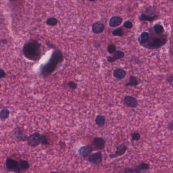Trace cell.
<instances>
[{
	"mask_svg": "<svg viewBox=\"0 0 173 173\" xmlns=\"http://www.w3.org/2000/svg\"><path fill=\"white\" fill-rule=\"evenodd\" d=\"M64 60V56L62 52L56 50L53 52L49 61L46 64L42 65L40 68V72L43 77H46L53 73L57 65L62 62Z\"/></svg>",
	"mask_w": 173,
	"mask_h": 173,
	"instance_id": "6da1fadb",
	"label": "cell"
},
{
	"mask_svg": "<svg viewBox=\"0 0 173 173\" xmlns=\"http://www.w3.org/2000/svg\"><path fill=\"white\" fill-rule=\"evenodd\" d=\"M154 30L157 35H160L164 32V28L162 25L159 24H155L154 26Z\"/></svg>",
	"mask_w": 173,
	"mask_h": 173,
	"instance_id": "ffe728a7",
	"label": "cell"
},
{
	"mask_svg": "<svg viewBox=\"0 0 173 173\" xmlns=\"http://www.w3.org/2000/svg\"><path fill=\"white\" fill-rule=\"evenodd\" d=\"M68 86L72 90H75L77 88V84L74 82H69L68 83Z\"/></svg>",
	"mask_w": 173,
	"mask_h": 173,
	"instance_id": "f546056e",
	"label": "cell"
},
{
	"mask_svg": "<svg viewBox=\"0 0 173 173\" xmlns=\"http://www.w3.org/2000/svg\"><path fill=\"white\" fill-rule=\"evenodd\" d=\"M123 22V18L119 16H113L109 21V26L112 28H115L120 26Z\"/></svg>",
	"mask_w": 173,
	"mask_h": 173,
	"instance_id": "2e32d148",
	"label": "cell"
},
{
	"mask_svg": "<svg viewBox=\"0 0 173 173\" xmlns=\"http://www.w3.org/2000/svg\"><path fill=\"white\" fill-rule=\"evenodd\" d=\"M106 118L105 116L102 115H98L95 119V123L100 127H103L105 125Z\"/></svg>",
	"mask_w": 173,
	"mask_h": 173,
	"instance_id": "e0dca14e",
	"label": "cell"
},
{
	"mask_svg": "<svg viewBox=\"0 0 173 173\" xmlns=\"http://www.w3.org/2000/svg\"><path fill=\"white\" fill-rule=\"evenodd\" d=\"M123 31L122 28H119L112 31V35L118 37H122L123 35Z\"/></svg>",
	"mask_w": 173,
	"mask_h": 173,
	"instance_id": "cb8c5ba5",
	"label": "cell"
},
{
	"mask_svg": "<svg viewBox=\"0 0 173 173\" xmlns=\"http://www.w3.org/2000/svg\"><path fill=\"white\" fill-rule=\"evenodd\" d=\"M40 143L43 145H49L50 143L48 141L47 138L45 135H42L40 137Z\"/></svg>",
	"mask_w": 173,
	"mask_h": 173,
	"instance_id": "4316f807",
	"label": "cell"
},
{
	"mask_svg": "<svg viewBox=\"0 0 173 173\" xmlns=\"http://www.w3.org/2000/svg\"><path fill=\"white\" fill-rule=\"evenodd\" d=\"M88 161L91 164L98 165L101 164L103 161V155L101 151H98L92 153L88 157Z\"/></svg>",
	"mask_w": 173,
	"mask_h": 173,
	"instance_id": "277c9868",
	"label": "cell"
},
{
	"mask_svg": "<svg viewBox=\"0 0 173 173\" xmlns=\"http://www.w3.org/2000/svg\"><path fill=\"white\" fill-rule=\"evenodd\" d=\"M0 87H1V84H0Z\"/></svg>",
	"mask_w": 173,
	"mask_h": 173,
	"instance_id": "74e56055",
	"label": "cell"
},
{
	"mask_svg": "<svg viewBox=\"0 0 173 173\" xmlns=\"http://www.w3.org/2000/svg\"><path fill=\"white\" fill-rule=\"evenodd\" d=\"M167 81L168 83H173V74H169L167 77Z\"/></svg>",
	"mask_w": 173,
	"mask_h": 173,
	"instance_id": "1f68e13d",
	"label": "cell"
},
{
	"mask_svg": "<svg viewBox=\"0 0 173 173\" xmlns=\"http://www.w3.org/2000/svg\"><path fill=\"white\" fill-rule=\"evenodd\" d=\"M124 101L125 105L131 108H135L138 105V101L136 99L132 96H125Z\"/></svg>",
	"mask_w": 173,
	"mask_h": 173,
	"instance_id": "30bf717a",
	"label": "cell"
},
{
	"mask_svg": "<svg viewBox=\"0 0 173 173\" xmlns=\"http://www.w3.org/2000/svg\"><path fill=\"white\" fill-rule=\"evenodd\" d=\"M168 129L170 131H173V121L172 122L169 123L168 124Z\"/></svg>",
	"mask_w": 173,
	"mask_h": 173,
	"instance_id": "836d02e7",
	"label": "cell"
},
{
	"mask_svg": "<svg viewBox=\"0 0 173 173\" xmlns=\"http://www.w3.org/2000/svg\"><path fill=\"white\" fill-rule=\"evenodd\" d=\"M6 166L8 169H9L10 171L15 172L17 173L21 172L18 163L16 160L11 158H7L6 161Z\"/></svg>",
	"mask_w": 173,
	"mask_h": 173,
	"instance_id": "ba28073f",
	"label": "cell"
},
{
	"mask_svg": "<svg viewBox=\"0 0 173 173\" xmlns=\"http://www.w3.org/2000/svg\"><path fill=\"white\" fill-rule=\"evenodd\" d=\"M128 149V147L124 143H122L116 147V150L114 153L110 154L109 155L111 159L116 158L118 157L122 156L125 153Z\"/></svg>",
	"mask_w": 173,
	"mask_h": 173,
	"instance_id": "8992f818",
	"label": "cell"
},
{
	"mask_svg": "<svg viewBox=\"0 0 173 173\" xmlns=\"http://www.w3.org/2000/svg\"><path fill=\"white\" fill-rule=\"evenodd\" d=\"M107 51L110 54H114L116 51V47L114 45H109L107 47Z\"/></svg>",
	"mask_w": 173,
	"mask_h": 173,
	"instance_id": "83f0119b",
	"label": "cell"
},
{
	"mask_svg": "<svg viewBox=\"0 0 173 173\" xmlns=\"http://www.w3.org/2000/svg\"><path fill=\"white\" fill-rule=\"evenodd\" d=\"M19 165L21 168L24 170L28 169L30 167V164L26 160H21V162L19 163Z\"/></svg>",
	"mask_w": 173,
	"mask_h": 173,
	"instance_id": "603a6c76",
	"label": "cell"
},
{
	"mask_svg": "<svg viewBox=\"0 0 173 173\" xmlns=\"http://www.w3.org/2000/svg\"><path fill=\"white\" fill-rule=\"evenodd\" d=\"M167 41L166 35H160L159 36L150 37V39L147 44L143 47L148 49H157L161 48L166 44Z\"/></svg>",
	"mask_w": 173,
	"mask_h": 173,
	"instance_id": "3957f363",
	"label": "cell"
},
{
	"mask_svg": "<svg viewBox=\"0 0 173 173\" xmlns=\"http://www.w3.org/2000/svg\"><path fill=\"white\" fill-rule=\"evenodd\" d=\"M14 136L17 140L20 141H26L28 139L26 134L24 133V131L21 129V128H17L14 131Z\"/></svg>",
	"mask_w": 173,
	"mask_h": 173,
	"instance_id": "8fae6325",
	"label": "cell"
},
{
	"mask_svg": "<svg viewBox=\"0 0 173 173\" xmlns=\"http://www.w3.org/2000/svg\"><path fill=\"white\" fill-rule=\"evenodd\" d=\"M139 85L138 79L134 76H130L129 83L125 84V86H136Z\"/></svg>",
	"mask_w": 173,
	"mask_h": 173,
	"instance_id": "ac0fdd59",
	"label": "cell"
},
{
	"mask_svg": "<svg viewBox=\"0 0 173 173\" xmlns=\"http://www.w3.org/2000/svg\"><path fill=\"white\" fill-rule=\"evenodd\" d=\"M125 56V53L121 51H116L113 56H108L107 57V61H108L109 62H113L114 61H116L117 60L121 59L122 58H123Z\"/></svg>",
	"mask_w": 173,
	"mask_h": 173,
	"instance_id": "7c38bea8",
	"label": "cell"
},
{
	"mask_svg": "<svg viewBox=\"0 0 173 173\" xmlns=\"http://www.w3.org/2000/svg\"><path fill=\"white\" fill-rule=\"evenodd\" d=\"M156 17V16H148V15H145L144 14H142L141 15V16L139 18L140 21H152L153 19H155Z\"/></svg>",
	"mask_w": 173,
	"mask_h": 173,
	"instance_id": "44dd1931",
	"label": "cell"
},
{
	"mask_svg": "<svg viewBox=\"0 0 173 173\" xmlns=\"http://www.w3.org/2000/svg\"><path fill=\"white\" fill-rule=\"evenodd\" d=\"M150 169V166L147 164L142 162L140 164L139 166H137L136 167V169L138 171H141V170H145V169Z\"/></svg>",
	"mask_w": 173,
	"mask_h": 173,
	"instance_id": "7402d4cb",
	"label": "cell"
},
{
	"mask_svg": "<svg viewBox=\"0 0 173 173\" xmlns=\"http://www.w3.org/2000/svg\"><path fill=\"white\" fill-rule=\"evenodd\" d=\"M123 26L128 29H130L133 27V23L130 21H127L124 23Z\"/></svg>",
	"mask_w": 173,
	"mask_h": 173,
	"instance_id": "4dcf8cb0",
	"label": "cell"
},
{
	"mask_svg": "<svg viewBox=\"0 0 173 173\" xmlns=\"http://www.w3.org/2000/svg\"><path fill=\"white\" fill-rule=\"evenodd\" d=\"M170 53H171V54L173 57V47H172L171 48V49H170Z\"/></svg>",
	"mask_w": 173,
	"mask_h": 173,
	"instance_id": "e575fe53",
	"label": "cell"
},
{
	"mask_svg": "<svg viewBox=\"0 0 173 173\" xmlns=\"http://www.w3.org/2000/svg\"><path fill=\"white\" fill-rule=\"evenodd\" d=\"M40 137L41 135L38 132L35 133L30 136L28 137L27 139L28 143L31 147H35L39 145L40 143Z\"/></svg>",
	"mask_w": 173,
	"mask_h": 173,
	"instance_id": "5b68a950",
	"label": "cell"
},
{
	"mask_svg": "<svg viewBox=\"0 0 173 173\" xmlns=\"http://www.w3.org/2000/svg\"><path fill=\"white\" fill-rule=\"evenodd\" d=\"M104 26L101 22L94 23L92 26V31L94 33L98 34L102 33L104 30Z\"/></svg>",
	"mask_w": 173,
	"mask_h": 173,
	"instance_id": "5bb4252c",
	"label": "cell"
},
{
	"mask_svg": "<svg viewBox=\"0 0 173 173\" xmlns=\"http://www.w3.org/2000/svg\"><path fill=\"white\" fill-rule=\"evenodd\" d=\"M47 23L49 26H56L57 23V20L55 18H54V17H51V18H48L47 19Z\"/></svg>",
	"mask_w": 173,
	"mask_h": 173,
	"instance_id": "d4e9b609",
	"label": "cell"
},
{
	"mask_svg": "<svg viewBox=\"0 0 173 173\" xmlns=\"http://www.w3.org/2000/svg\"><path fill=\"white\" fill-rule=\"evenodd\" d=\"M125 173H141L140 171L136 169H132L130 168H126L124 169Z\"/></svg>",
	"mask_w": 173,
	"mask_h": 173,
	"instance_id": "f1b7e54d",
	"label": "cell"
},
{
	"mask_svg": "<svg viewBox=\"0 0 173 173\" xmlns=\"http://www.w3.org/2000/svg\"><path fill=\"white\" fill-rule=\"evenodd\" d=\"M127 74V72L123 69L116 68L113 70V75L114 77L119 79H123Z\"/></svg>",
	"mask_w": 173,
	"mask_h": 173,
	"instance_id": "4fadbf2b",
	"label": "cell"
},
{
	"mask_svg": "<svg viewBox=\"0 0 173 173\" xmlns=\"http://www.w3.org/2000/svg\"><path fill=\"white\" fill-rule=\"evenodd\" d=\"M23 52L26 58L31 61H37L42 55L41 45L36 40L28 41L23 46Z\"/></svg>",
	"mask_w": 173,
	"mask_h": 173,
	"instance_id": "7a4b0ae2",
	"label": "cell"
},
{
	"mask_svg": "<svg viewBox=\"0 0 173 173\" xmlns=\"http://www.w3.org/2000/svg\"><path fill=\"white\" fill-rule=\"evenodd\" d=\"M141 135L138 132H135L131 134V139L133 141H138L140 140Z\"/></svg>",
	"mask_w": 173,
	"mask_h": 173,
	"instance_id": "484cf974",
	"label": "cell"
},
{
	"mask_svg": "<svg viewBox=\"0 0 173 173\" xmlns=\"http://www.w3.org/2000/svg\"><path fill=\"white\" fill-rule=\"evenodd\" d=\"M10 115V111L8 109L4 108L0 111V119L2 120H5L9 118Z\"/></svg>",
	"mask_w": 173,
	"mask_h": 173,
	"instance_id": "d6986e66",
	"label": "cell"
},
{
	"mask_svg": "<svg viewBox=\"0 0 173 173\" xmlns=\"http://www.w3.org/2000/svg\"><path fill=\"white\" fill-rule=\"evenodd\" d=\"M105 140L102 137H97L94 138L93 140V144L97 150H103L105 148Z\"/></svg>",
	"mask_w": 173,
	"mask_h": 173,
	"instance_id": "9c48e42d",
	"label": "cell"
},
{
	"mask_svg": "<svg viewBox=\"0 0 173 173\" xmlns=\"http://www.w3.org/2000/svg\"><path fill=\"white\" fill-rule=\"evenodd\" d=\"M50 173H65L62 172H51Z\"/></svg>",
	"mask_w": 173,
	"mask_h": 173,
	"instance_id": "d590c367",
	"label": "cell"
},
{
	"mask_svg": "<svg viewBox=\"0 0 173 173\" xmlns=\"http://www.w3.org/2000/svg\"><path fill=\"white\" fill-rule=\"evenodd\" d=\"M150 39L149 33L147 32L142 33L138 38V41L141 46H143L144 45L147 43Z\"/></svg>",
	"mask_w": 173,
	"mask_h": 173,
	"instance_id": "9a60e30c",
	"label": "cell"
},
{
	"mask_svg": "<svg viewBox=\"0 0 173 173\" xmlns=\"http://www.w3.org/2000/svg\"><path fill=\"white\" fill-rule=\"evenodd\" d=\"M93 150L94 149L92 146L89 145L83 146L78 149V153L83 158H88V157L91 155Z\"/></svg>",
	"mask_w": 173,
	"mask_h": 173,
	"instance_id": "52a82bcc",
	"label": "cell"
},
{
	"mask_svg": "<svg viewBox=\"0 0 173 173\" xmlns=\"http://www.w3.org/2000/svg\"><path fill=\"white\" fill-rule=\"evenodd\" d=\"M6 75V74L5 72L2 68H0V79L5 77Z\"/></svg>",
	"mask_w": 173,
	"mask_h": 173,
	"instance_id": "d6a6232c",
	"label": "cell"
},
{
	"mask_svg": "<svg viewBox=\"0 0 173 173\" xmlns=\"http://www.w3.org/2000/svg\"><path fill=\"white\" fill-rule=\"evenodd\" d=\"M89 1H91V2H94V1H95V0H89Z\"/></svg>",
	"mask_w": 173,
	"mask_h": 173,
	"instance_id": "8d00e7d4",
	"label": "cell"
}]
</instances>
